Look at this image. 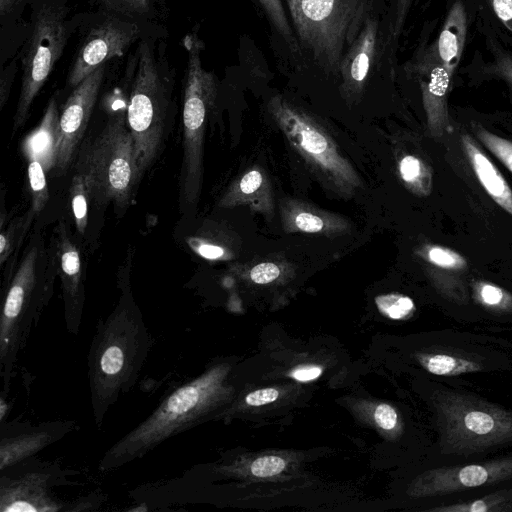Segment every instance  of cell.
I'll return each instance as SVG.
<instances>
[{
  "label": "cell",
  "mask_w": 512,
  "mask_h": 512,
  "mask_svg": "<svg viewBox=\"0 0 512 512\" xmlns=\"http://www.w3.org/2000/svg\"><path fill=\"white\" fill-rule=\"evenodd\" d=\"M152 347V337L130 290L97 324L87 357L94 423L103 425L109 409L135 385Z\"/></svg>",
  "instance_id": "6da1fadb"
},
{
  "label": "cell",
  "mask_w": 512,
  "mask_h": 512,
  "mask_svg": "<svg viewBox=\"0 0 512 512\" xmlns=\"http://www.w3.org/2000/svg\"><path fill=\"white\" fill-rule=\"evenodd\" d=\"M165 40L159 27L141 38L131 55L127 124L142 174L160 153L175 108L176 69Z\"/></svg>",
  "instance_id": "7a4b0ae2"
},
{
  "label": "cell",
  "mask_w": 512,
  "mask_h": 512,
  "mask_svg": "<svg viewBox=\"0 0 512 512\" xmlns=\"http://www.w3.org/2000/svg\"><path fill=\"white\" fill-rule=\"evenodd\" d=\"M57 268L52 248L34 233L7 285L0 315V379L9 392L19 355L53 294Z\"/></svg>",
  "instance_id": "3957f363"
},
{
  "label": "cell",
  "mask_w": 512,
  "mask_h": 512,
  "mask_svg": "<svg viewBox=\"0 0 512 512\" xmlns=\"http://www.w3.org/2000/svg\"><path fill=\"white\" fill-rule=\"evenodd\" d=\"M220 380L219 370L210 369L178 386L145 420L103 454L99 471L109 472L142 458L164 441L198 424L213 404Z\"/></svg>",
  "instance_id": "277c9868"
},
{
  "label": "cell",
  "mask_w": 512,
  "mask_h": 512,
  "mask_svg": "<svg viewBox=\"0 0 512 512\" xmlns=\"http://www.w3.org/2000/svg\"><path fill=\"white\" fill-rule=\"evenodd\" d=\"M127 104L125 99L102 131L84 141L76 163V173L83 176L93 201L102 206L113 202L118 209L130 204L143 175L127 124Z\"/></svg>",
  "instance_id": "5b68a950"
},
{
  "label": "cell",
  "mask_w": 512,
  "mask_h": 512,
  "mask_svg": "<svg viewBox=\"0 0 512 512\" xmlns=\"http://www.w3.org/2000/svg\"><path fill=\"white\" fill-rule=\"evenodd\" d=\"M79 25L68 0H35L29 9V29L19 50L21 87L12 132L22 127L34 99L49 79Z\"/></svg>",
  "instance_id": "8992f818"
},
{
  "label": "cell",
  "mask_w": 512,
  "mask_h": 512,
  "mask_svg": "<svg viewBox=\"0 0 512 512\" xmlns=\"http://www.w3.org/2000/svg\"><path fill=\"white\" fill-rule=\"evenodd\" d=\"M299 47L328 74L339 75L344 53L371 14V0H286Z\"/></svg>",
  "instance_id": "52a82bcc"
},
{
  "label": "cell",
  "mask_w": 512,
  "mask_h": 512,
  "mask_svg": "<svg viewBox=\"0 0 512 512\" xmlns=\"http://www.w3.org/2000/svg\"><path fill=\"white\" fill-rule=\"evenodd\" d=\"M187 53L182 81L183 161L180 176V198L183 208H194L203 182L204 137L210 114L215 108L218 80L203 67L202 40L195 31L182 40Z\"/></svg>",
  "instance_id": "ba28073f"
},
{
  "label": "cell",
  "mask_w": 512,
  "mask_h": 512,
  "mask_svg": "<svg viewBox=\"0 0 512 512\" xmlns=\"http://www.w3.org/2000/svg\"><path fill=\"white\" fill-rule=\"evenodd\" d=\"M268 111L293 149L325 186L345 198L363 188L358 172L311 114L280 95L269 100Z\"/></svg>",
  "instance_id": "9c48e42d"
},
{
  "label": "cell",
  "mask_w": 512,
  "mask_h": 512,
  "mask_svg": "<svg viewBox=\"0 0 512 512\" xmlns=\"http://www.w3.org/2000/svg\"><path fill=\"white\" fill-rule=\"evenodd\" d=\"M438 411L444 454L468 456L512 443V410L446 390Z\"/></svg>",
  "instance_id": "30bf717a"
},
{
  "label": "cell",
  "mask_w": 512,
  "mask_h": 512,
  "mask_svg": "<svg viewBox=\"0 0 512 512\" xmlns=\"http://www.w3.org/2000/svg\"><path fill=\"white\" fill-rule=\"evenodd\" d=\"M103 7L94 13L79 14L80 38L66 79L74 89L87 76L114 58L122 57L141 38L158 29Z\"/></svg>",
  "instance_id": "8fae6325"
},
{
  "label": "cell",
  "mask_w": 512,
  "mask_h": 512,
  "mask_svg": "<svg viewBox=\"0 0 512 512\" xmlns=\"http://www.w3.org/2000/svg\"><path fill=\"white\" fill-rule=\"evenodd\" d=\"M61 473L55 465L32 462V457L1 470L0 511H67L66 504L52 493Z\"/></svg>",
  "instance_id": "7c38bea8"
},
{
  "label": "cell",
  "mask_w": 512,
  "mask_h": 512,
  "mask_svg": "<svg viewBox=\"0 0 512 512\" xmlns=\"http://www.w3.org/2000/svg\"><path fill=\"white\" fill-rule=\"evenodd\" d=\"M108 63L100 66L67 98L60 114L56 170L65 173L85 133L98 95L108 73Z\"/></svg>",
  "instance_id": "4fadbf2b"
},
{
  "label": "cell",
  "mask_w": 512,
  "mask_h": 512,
  "mask_svg": "<svg viewBox=\"0 0 512 512\" xmlns=\"http://www.w3.org/2000/svg\"><path fill=\"white\" fill-rule=\"evenodd\" d=\"M512 479V454L480 463L448 466L426 472L418 481L419 495H447Z\"/></svg>",
  "instance_id": "5bb4252c"
},
{
  "label": "cell",
  "mask_w": 512,
  "mask_h": 512,
  "mask_svg": "<svg viewBox=\"0 0 512 512\" xmlns=\"http://www.w3.org/2000/svg\"><path fill=\"white\" fill-rule=\"evenodd\" d=\"M55 231L51 248L61 281L65 326L69 334L76 336L81 327L85 302L82 261L66 224L61 221Z\"/></svg>",
  "instance_id": "9a60e30c"
},
{
  "label": "cell",
  "mask_w": 512,
  "mask_h": 512,
  "mask_svg": "<svg viewBox=\"0 0 512 512\" xmlns=\"http://www.w3.org/2000/svg\"><path fill=\"white\" fill-rule=\"evenodd\" d=\"M75 427L73 421H51L38 425L1 422L0 471L31 458L64 437Z\"/></svg>",
  "instance_id": "2e32d148"
},
{
  "label": "cell",
  "mask_w": 512,
  "mask_h": 512,
  "mask_svg": "<svg viewBox=\"0 0 512 512\" xmlns=\"http://www.w3.org/2000/svg\"><path fill=\"white\" fill-rule=\"evenodd\" d=\"M381 43V24L374 15L370 14L340 63L339 75L342 79L340 88L348 100H356L362 95Z\"/></svg>",
  "instance_id": "e0dca14e"
},
{
  "label": "cell",
  "mask_w": 512,
  "mask_h": 512,
  "mask_svg": "<svg viewBox=\"0 0 512 512\" xmlns=\"http://www.w3.org/2000/svg\"><path fill=\"white\" fill-rule=\"evenodd\" d=\"M436 289L448 300L464 303L468 299V261L458 251L434 243L416 249Z\"/></svg>",
  "instance_id": "ac0fdd59"
},
{
  "label": "cell",
  "mask_w": 512,
  "mask_h": 512,
  "mask_svg": "<svg viewBox=\"0 0 512 512\" xmlns=\"http://www.w3.org/2000/svg\"><path fill=\"white\" fill-rule=\"evenodd\" d=\"M283 230L287 233L337 235L350 230L342 216L319 209L303 201L285 199L280 205Z\"/></svg>",
  "instance_id": "d6986e66"
},
{
  "label": "cell",
  "mask_w": 512,
  "mask_h": 512,
  "mask_svg": "<svg viewBox=\"0 0 512 512\" xmlns=\"http://www.w3.org/2000/svg\"><path fill=\"white\" fill-rule=\"evenodd\" d=\"M246 205L252 211L262 213L268 218L274 214L272 187L266 172L255 167L235 180L223 194L218 206L232 208Z\"/></svg>",
  "instance_id": "ffe728a7"
},
{
  "label": "cell",
  "mask_w": 512,
  "mask_h": 512,
  "mask_svg": "<svg viewBox=\"0 0 512 512\" xmlns=\"http://www.w3.org/2000/svg\"><path fill=\"white\" fill-rule=\"evenodd\" d=\"M60 113L57 97L53 96L39 125L22 142L28 161H39L46 172L56 167L59 143Z\"/></svg>",
  "instance_id": "44dd1931"
},
{
  "label": "cell",
  "mask_w": 512,
  "mask_h": 512,
  "mask_svg": "<svg viewBox=\"0 0 512 512\" xmlns=\"http://www.w3.org/2000/svg\"><path fill=\"white\" fill-rule=\"evenodd\" d=\"M461 144L485 192L499 207L512 216V189L503 175L469 134H461Z\"/></svg>",
  "instance_id": "7402d4cb"
},
{
  "label": "cell",
  "mask_w": 512,
  "mask_h": 512,
  "mask_svg": "<svg viewBox=\"0 0 512 512\" xmlns=\"http://www.w3.org/2000/svg\"><path fill=\"white\" fill-rule=\"evenodd\" d=\"M451 77L441 65L435 66L427 82L422 81V98L429 133L440 138L449 127L447 106Z\"/></svg>",
  "instance_id": "603a6c76"
},
{
  "label": "cell",
  "mask_w": 512,
  "mask_h": 512,
  "mask_svg": "<svg viewBox=\"0 0 512 512\" xmlns=\"http://www.w3.org/2000/svg\"><path fill=\"white\" fill-rule=\"evenodd\" d=\"M35 0H0V65L4 66L21 49L29 29L24 14Z\"/></svg>",
  "instance_id": "cb8c5ba5"
},
{
  "label": "cell",
  "mask_w": 512,
  "mask_h": 512,
  "mask_svg": "<svg viewBox=\"0 0 512 512\" xmlns=\"http://www.w3.org/2000/svg\"><path fill=\"white\" fill-rule=\"evenodd\" d=\"M466 29L465 10L460 2H455L449 10L437 43L440 65L450 77L462 55Z\"/></svg>",
  "instance_id": "d4e9b609"
},
{
  "label": "cell",
  "mask_w": 512,
  "mask_h": 512,
  "mask_svg": "<svg viewBox=\"0 0 512 512\" xmlns=\"http://www.w3.org/2000/svg\"><path fill=\"white\" fill-rule=\"evenodd\" d=\"M399 177L404 186L419 197H427L433 189L432 169L421 157L402 155L397 163Z\"/></svg>",
  "instance_id": "484cf974"
},
{
  "label": "cell",
  "mask_w": 512,
  "mask_h": 512,
  "mask_svg": "<svg viewBox=\"0 0 512 512\" xmlns=\"http://www.w3.org/2000/svg\"><path fill=\"white\" fill-rule=\"evenodd\" d=\"M422 366L438 376H459L484 369L482 362L472 357L452 353H430L419 356Z\"/></svg>",
  "instance_id": "4316f807"
},
{
  "label": "cell",
  "mask_w": 512,
  "mask_h": 512,
  "mask_svg": "<svg viewBox=\"0 0 512 512\" xmlns=\"http://www.w3.org/2000/svg\"><path fill=\"white\" fill-rule=\"evenodd\" d=\"M431 510L439 512H510L512 511V489L496 491L477 499L443 505Z\"/></svg>",
  "instance_id": "83f0119b"
},
{
  "label": "cell",
  "mask_w": 512,
  "mask_h": 512,
  "mask_svg": "<svg viewBox=\"0 0 512 512\" xmlns=\"http://www.w3.org/2000/svg\"><path fill=\"white\" fill-rule=\"evenodd\" d=\"M473 300L484 309L494 313L512 312V293L486 280L471 283Z\"/></svg>",
  "instance_id": "f1b7e54d"
},
{
  "label": "cell",
  "mask_w": 512,
  "mask_h": 512,
  "mask_svg": "<svg viewBox=\"0 0 512 512\" xmlns=\"http://www.w3.org/2000/svg\"><path fill=\"white\" fill-rule=\"evenodd\" d=\"M36 213L30 208L24 215L14 218L7 227H1L0 264L4 265L11 255L17 254Z\"/></svg>",
  "instance_id": "f546056e"
},
{
  "label": "cell",
  "mask_w": 512,
  "mask_h": 512,
  "mask_svg": "<svg viewBox=\"0 0 512 512\" xmlns=\"http://www.w3.org/2000/svg\"><path fill=\"white\" fill-rule=\"evenodd\" d=\"M187 244L197 255L207 260H228L233 256L222 241L215 239L214 232L208 227H202L187 238Z\"/></svg>",
  "instance_id": "4dcf8cb0"
},
{
  "label": "cell",
  "mask_w": 512,
  "mask_h": 512,
  "mask_svg": "<svg viewBox=\"0 0 512 512\" xmlns=\"http://www.w3.org/2000/svg\"><path fill=\"white\" fill-rule=\"evenodd\" d=\"M160 0H106L100 6L137 21L157 24Z\"/></svg>",
  "instance_id": "1f68e13d"
},
{
  "label": "cell",
  "mask_w": 512,
  "mask_h": 512,
  "mask_svg": "<svg viewBox=\"0 0 512 512\" xmlns=\"http://www.w3.org/2000/svg\"><path fill=\"white\" fill-rule=\"evenodd\" d=\"M275 31L292 52L300 50L295 32L288 20L282 0H257Z\"/></svg>",
  "instance_id": "d6a6232c"
},
{
  "label": "cell",
  "mask_w": 512,
  "mask_h": 512,
  "mask_svg": "<svg viewBox=\"0 0 512 512\" xmlns=\"http://www.w3.org/2000/svg\"><path fill=\"white\" fill-rule=\"evenodd\" d=\"M472 128L477 139L512 173V141L492 133L478 123Z\"/></svg>",
  "instance_id": "836d02e7"
},
{
  "label": "cell",
  "mask_w": 512,
  "mask_h": 512,
  "mask_svg": "<svg viewBox=\"0 0 512 512\" xmlns=\"http://www.w3.org/2000/svg\"><path fill=\"white\" fill-rule=\"evenodd\" d=\"M90 192L82 175L76 173L70 186V200L77 231L84 234L88 220Z\"/></svg>",
  "instance_id": "e575fe53"
},
{
  "label": "cell",
  "mask_w": 512,
  "mask_h": 512,
  "mask_svg": "<svg viewBox=\"0 0 512 512\" xmlns=\"http://www.w3.org/2000/svg\"><path fill=\"white\" fill-rule=\"evenodd\" d=\"M27 172L32 198L31 208L37 214L43 210L49 198L46 171L39 161L31 160Z\"/></svg>",
  "instance_id": "d590c367"
},
{
  "label": "cell",
  "mask_w": 512,
  "mask_h": 512,
  "mask_svg": "<svg viewBox=\"0 0 512 512\" xmlns=\"http://www.w3.org/2000/svg\"><path fill=\"white\" fill-rule=\"evenodd\" d=\"M375 302L381 313L394 320L404 319L415 310L413 300L402 294L381 295L375 299Z\"/></svg>",
  "instance_id": "8d00e7d4"
},
{
  "label": "cell",
  "mask_w": 512,
  "mask_h": 512,
  "mask_svg": "<svg viewBox=\"0 0 512 512\" xmlns=\"http://www.w3.org/2000/svg\"><path fill=\"white\" fill-rule=\"evenodd\" d=\"M20 66L19 52L9 60L0 71V109L5 106Z\"/></svg>",
  "instance_id": "74e56055"
},
{
  "label": "cell",
  "mask_w": 512,
  "mask_h": 512,
  "mask_svg": "<svg viewBox=\"0 0 512 512\" xmlns=\"http://www.w3.org/2000/svg\"><path fill=\"white\" fill-rule=\"evenodd\" d=\"M285 465V461L278 456H263L252 463L251 472L257 477H270L281 473Z\"/></svg>",
  "instance_id": "f35d334b"
},
{
  "label": "cell",
  "mask_w": 512,
  "mask_h": 512,
  "mask_svg": "<svg viewBox=\"0 0 512 512\" xmlns=\"http://www.w3.org/2000/svg\"><path fill=\"white\" fill-rule=\"evenodd\" d=\"M281 274L280 267L273 262H262L250 270V279L256 284H268Z\"/></svg>",
  "instance_id": "ab89813d"
},
{
  "label": "cell",
  "mask_w": 512,
  "mask_h": 512,
  "mask_svg": "<svg viewBox=\"0 0 512 512\" xmlns=\"http://www.w3.org/2000/svg\"><path fill=\"white\" fill-rule=\"evenodd\" d=\"M413 0H396L393 19L390 26L392 40L396 41L402 32L406 17Z\"/></svg>",
  "instance_id": "60d3db41"
},
{
  "label": "cell",
  "mask_w": 512,
  "mask_h": 512,
  "mask_svg": "<svg viewBox=\"0 0 512 512\" xmlns=\"http://www.w3.org/2000/svg\"><path fill=\"white\" fill-rule=\"evenodd\" d=\"M374 419L384 430H391L396 426L398 416L393 407L388 404H380L375 409Z\"/></svg>",
  "instance_id": "b9f144b4"
},
{
  "label": "cell",
  "mask_w": 512,
  "mask_h": 512,
  "mask_svg": "<svg viewBox=\"0 0 512 512\" xmlns=\"http://www.w3.org/2000/svg\"><path fill=\"white\" fill-rule=\"evenodd\" d=\"M279 392L274 388L260 389L249 393L245 401L251 406H261L267 403H271L278 398Z\"/></svg>",
  "instance_id": "7bdbcfd3"
},
{
  "label": "cell",
  "mask_w": 512,
  "mask_h": 512,
  "mask_svg": "<svg viewBox=\"0 0 512 512\" xmlns=\"http://www.w3.org/2000/svg\"><path fill=\"white\" fill-rule=\"evenodd\" d=\"M498 18L512 31V0H492Z\"/></svg>",
  "instance_id": "ee69618b"
},
{
  "label": "cell",
  "mask_w": 512,
  "mask_h": 512,
  "mask_svg": "<svg viewBox=\"0 0 512 512\" xmlns=\"http://www.w3.org/2000/svg\"><path fill=\"white\" fill-rule=\"evenodd\" d=\"M322 373V369L318 366L303 367L294 370L291 377L294 379L306 382L318 378Z\"/></svg>",
  "instance_id": "f6af8a7d"
},
{
  "label": "cell",
  "mask_w": 512,
  "mask_h": 512,
  "mask_svg": "<svg viewBox=\"0 0 512 512\" xmlns=\"http://www.w3.org/2000/svg\"><path fill=\"white\" fill-rule=\"evenodd\" d=\"M496 71L507 81L512 91V58L508 55L499 57Z\"/></svg>",
  "instance_id": "bcb514c9"
},
{
  "label": "cell",
  "mask_w": 512,
  "mask_h": 512,
  "mask_svg": "<svg viewBox=\"0 0 512 512\" xmlns=\"http://www.w3.org/2000/svg\"><path fill=\"white\" fill-rule=\"evenodd\" d=\"M6 411H8V404L5 402L3 396L0 398V420L3 421L6 416Z\"/></svg>",
  "instance_id": "7dc6e473"
},
{
  "label": "cell",
  "mask_w": 512,
  "mask_h": 512,
  "mask_svg": "<svg viewBox=\"0 0 512 512\" xmlns=\"http://www.w3.org/2000/svg\"><path fill=\"white\" fill-rule=\"evenodd\" d=\"M97 1H98L100 6L104 5V3L106 2V0H97Z\"/></svg>",
  "instance_id": "c3c4849f"
}]
</instances>
